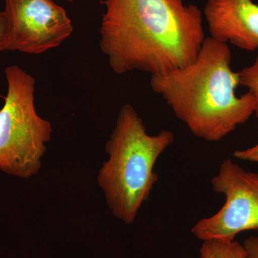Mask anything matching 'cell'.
<instances>
[{
    "label": "cell",
    "mask_w": 258,
    "mask_h": 258,
    "mask_svg": "<svg viewBox=\"0 0 258 258\" xmlns=\"http://www.w3.org/2000/svg\"><path fill=\"white\" fill-rule=\"evenodd\" d=\"M100 47L113 72L159 76L196 59L203 13L184 0H103Z\"/></svg>",
    "instance_id": "cell-1"
},
{
    "label": "cell",
    "mask_w": 258,
    "mask_h": 258,
    "mask_svg": "<svg viewBox=\"0 0 258 258\" xmlns=\"http://www.w3.org/2000/svg\"><path fill=\"white\" fill-rule=\"evenodd\" d=\"M231 62L228 44L206 37L191 63L152 76L151 86L195 137L219 142L254 111L250 93L236 95L239 74L232 71Z\"/></svg>",
    "instance_id": "cell-2"
},
{
    "label": "cell",
    "mask_w": 258,
    "mask_h": 258,
    "mask_svg": "<svg viewBox=\"0 0 258 258\" xmlns=\"http://www.w3.org/2000/svg\"><path fill=\"white\" fill-rule=\"evenodd\" d=\"M174 139L169 130L149 135L132 105L120 108L106 144L108 159L103 163L97 180L112 213L126 225L134 223L150 196L159 179L154 166Z\"/></svg>",
    "instance_id": "cell-3"
},
{
    "label": "cell",
    "mask_w": 258,
    "mask_h": 258,
    "mask_svg": "<svg viewBox=\"0 0 258 258\" xmlns=\"http://www.w3.org/2000/svg\"><path fill=\"white\" fill-rule=\"evenodd\" d=\"M8 93L0 109V170L29 179L40 172L52 124L37 113L35 79L18 66L5 69Z\"/></svg>",
    "instance_id": "cell-4"
},
{
    "label": "cell",
    "mask_w": 258,
    "mask_h": 258,
    "mask_svg": "<svg viewBox=\"0 0 258 258\" xmlns=\"http://www.w3.org/2000/svg\"><path fill=\"white\" fill-rule=\"evenodd\" d=\"M211 184L215 192L225 196V204L215 215L193 226L195 237L232 240L240 232L258 229V172L245 171L226 159Z\"/></svg>",
    "instance_id": "cell-5"
},
{
    "label": "cell",
    "mask_w": 258,
    "mask_h": 258,
    "mask_svg": "<svg viewBox=\"0 0 258 258\" xmlns=\"http://www.w3.org/2000/svg\"><path fill=\"white\" fill-rule=\"evenodd\" d=\"M8 50L39 55L60 46L74 31L72 21L53 0H5Z\"/></svg>",
    "instance_id": "cell-6"
},
{
    "label": "cell",
    "mask_w": 258,
    "mask_h": 258,
    "mask_svg": "<svg viewBox=\"0 0 258 258\" xmlns=\"http://www.w3.org/2000/svg\"><path fill=\"white\" fill-rule=\"evenodd\" d=\"M203 17L210 37L249 52L258 49V5L252 0H208Z\"/></svg>",
    "instance_id": "cell-7"
},
{
    "label": "cell",
    "mask_w": 258,
    "mask_h": 258,
    "mask_svg": "<svg viewBox=\"0 0 258 258\" xmlns=\"http://www.w3.org/2000/svg\"><path fill=\"white\" fill-rule=\"evenodd\" d=\"M200 258H247L243 244L235 240L212 238L203 241Z\"/></svg>",
    "instance_id": "cell-8"
},
{
    "label": "cell",
    "mask_w": 258,
    "mask_h": 258,
    "mask_svg": "<svg viewBox=\"0 0 258 258\" xmlns=\"http://www.w3.org/2000/svg\"><path fill=\"white\" fill-rule=\"evenodd\" d=\"M239 74V84L248 89L254 98V111L258 118V54L253 64L241 70Z\"/></svg>",
    "instance_id": "cell-9"
},
{
    "label": "cell",
    "mask_w": 258,
    "mask_h": 258,
    "mask_svg": "<svg viewBox=\"0 0 258 258\" xmlns=\"http://www.w3.org/2000/svg\"><path fill=\"white\" fill-rule=\"evenodd\" d=\"M9 25L4 11H0V52L8 50Z\"/></svg>",
    "instance_id": "cell-10"
},
{
    "label": "cell",
    "mask_w": 258,
    "mask_h": 258,
    "mask_svg": "<svg viewBox=\"0 0 258 258\" xmlns=\"http://www.w3.org/2000/svg\"><path fill=\"white\" fill-rule=\"evenodd\" d=\"M233 156L240 160L258 162V143L248 149L235 151Z\"/></svg>",
    "instance_id": "cell-11"
},
{
    "label": "cell",
    "mask_w": 258,
    "mask_h": 258,
    "mask_svg": "<svg viewBox=\"0 0 258 258\" xmlns=\"http://www.w3.org/2000/svg\"><path fill=\"white\" fill-rule=\"evenodd\" d=\"M247 258H258V236L249 237L244 242Z\"/></svg>",
    "instance_id": "cell-12"
},
{
    "label": "cell",
    "mask_w": 258,
    "mask_h": 258,
    "mask_svg": "<svg viewBox=\"0 0 258 258\" xmlns=\"http://www.w3.org/2000/svg\"><path fill=\"white\" fill-rule=\"evenodd\" d=\"M67 1H69V2H72L73 0H67Z\"/></svg>",
    "instance_id": "cell-13"
}]
</instances>
